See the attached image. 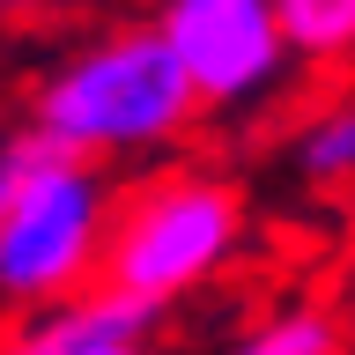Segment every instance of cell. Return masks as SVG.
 Listing matches in <instances>:
<instances>
[{
	"instance_id": "7a4b0ae2",
	"label": "cell",
	"mask_w": 355,
	"mask_h": 355,
	"mask_svg": "<svg viewBox=\"0 0 355 355\" xmlns=\"http://www.w3.org/2000/svg\"><path fill=\"white\" fill-rule=\"evenodd\" d=\"M252 237L244 185L215 163H148L141 178L119 185L111 207V244H104V288L141 296L171 311L215 282Z\"/></svg>"
},
{
	"instance_id": "52a82bcc",
	"label": "cell",
	"mask_w": 355,
	"mask_h": 355,
	"mask_svg": "<svg viewBox=\"0 0 355 355\" xmlns=\"http://www.w3.org/2000/svg\"><path fill=\"white\" fill-rule=\"evenodd\" d=\"M222 355H348V326L333 304H288L252 333H237Z\"/></svg>"
},
{
	"instance_id": "30bf717a",
	"label": "cell",
	"mask_w": 355,
	"mask_h": 355,
	"mask_svg": "<svg viewBox=\"0 0 355 355\" xmlns=\"http://www.w3.org/2000/svg\"><path fill=\"white\" fill-rule=\"evenodd\" d=\"M340 296H348V311H355V222H348V252H340Z\"/></svg>"
},
{
	"instance_id": "6da1fadb",
	"label": "cell",
	"mask_w": 355,
	"mask_h": 355,
	"mask_svg": "<svg viewBox=\"0 0 355 355\" xmlns=\"http://www.w3.org/2000/svg\"><path fill=\"white\" fill-rule=\"evenodd\" d=\"M200 96L155 22H111L37 74L22 126L74 163H155L200 133Z\"/></svg>"
},
{
	"instance_id": "9c48e42d",
	"label": "cell",
	"mask_w": 355,
	"mask_h": 355,
	"mask_svg": "<svg viewBox=\"0 0 355 355\" xmlns=\"http://www.w3.org/2000/svg\"><path fill=\"white\" fill-rule=\"evenodd\" d=\"M44 155H60V148H44L30 126H8V133H0V215L15 207V193L37 178V163H44Z\"/></svg>"
},
{
	"instance_id": "277c9868",
	"label": "cell",
	"mask_w": 355,
	"mask_h": 355,
	"mask_svg": "<svg viewBox=\"0 0 355 355\" xmlns=\"http://www.w3.org/2000/svg\"><path fill=\"white\" fill-rule=\"evenodd\" d=\"M155 30L171 37L200 111H259L304 74L274 0H163Z\"/></svg>"
},
{
	"instance_id": "4fadbf2b",
	"label": "cell",
	"mask_w": 355,
	"mask_h": 355,
	"mask_svg": "<svg viewBox=\"0 0 355 355\" xmlns=\"http://www.w3.org/2000/svg\"><path fill=\"white\" fill-rule=\"evenodd\" d=\"M0 8H8V0H0Z\"/></svg>"
},
{
	"instance_id": "3957f363",
	"label": "cell",
	"mask_w": 355,
	"mask_h": 355,
	"mask_svg": "<svg viewBox=\"0 0 355 355\" xmlns=\"http://www.w3.org/2000/svg\"><path fill=\"white\" fill-rule=\"evenodd\" d=\"M119 178L74 155H44L37 178L0 215V311H44L104 282Z\"/></svg>"
},
{
	"instance_id": "7c38bea8",
	"label": "cell",
	"mask_w": 355,
	"mask_h": 355,
	"mask_svg": "<svg viewBox=\"0 0 355 355\" xmlns=\"http://www.w3.org/2000/svg\"><path fill=\"white\" fill-rule=\"evenodd\" d=\"M8 8H60V0H8Z\"/></svg>"
},
{
	"instance_id": "8fae6325",
	"label": "cell",
	"mask_w": 355,
	"mask_h": 355,
	"mask_svg": "<svg viewBox=\"0 0 355 355\" xmlns=\"http://www.w3.org/2000/svg\"><path fill=\"white\" fill-rule=\"evenodd\" d=\"M96 355H155V348H96Z\"/></svg>"
},
{
	"instance_id": "8992f818",
	"label": "cell",
	"mask_w": 355,
	"mask_h": 355,
	"mask_svg": "<svg viewBox=\"0 0 355 355\" xmlns=\"http://www.w3.org/2000/svg\"><path fill=\"white\" fill-rule=\"evenodd\" d=\"M288 171H296L304 193L355 207V89H333V96L296 111V126H288Z\"/></svg>"
},
{
	"instance_id": "5b68a950",
	"label": "cell",
	"mask_w": 355,
	"mask_h": 355,
	"mask_svg": "<svg viewBox=\"0 0 355 355\" xmlns=\"http://www.w3.org/2000/svg\"><path fill=\"white\" fill-rule=\"evenodd\" d=\"M155 326L163 311L141 304V296H119V288H82L67 304L22 311L15 326L0 333V355H96V348H155Z\"/></svg>"
},
{
	"instance_id": "ba28073f",
	"label": "cell",
	"mask_w": 355,
	"mask_h": 355,
	"mask_svg": "<svg viewBox=\"0 0 355 355\" xmlns=\"http://www.w3.org/2000/svg\"><path fill=\"white\" fill-rule=\"evenodd\" d=\"M274 8L311 74H333L355 60V0H274Z\"/></svg>"
}]
</instances>
